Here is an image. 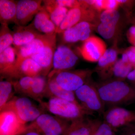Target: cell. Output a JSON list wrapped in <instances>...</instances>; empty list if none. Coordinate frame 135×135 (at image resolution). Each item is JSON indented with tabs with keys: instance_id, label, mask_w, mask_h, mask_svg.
<instances>
[{
	"instance_id": "cell-1",
	"label": "cell",
	"mask_w": 135,
	"mask_h": 135,
	"mask_svg": "<svg viewBox=\"0 0 135 135\" xmlns=\"http://www.w3.org/2000/svg\"><path fill=\"white\" fill-rule=\"evenodd\" d=\"M105 105L119 106L135 102V88L122 80H106L95 84Z\"/></svg>"
},
{
	"instance_id": "cell-2",
	"label": "cell",
	"mask_w": 135,
	"mask_h": 135,
	"mask_svg": "<svg viewBox=\"0 0 135 135\" xmlns=\"http://www.w3.org/2000/svg\"><path fill=\"white\" fill-rule=\"evenodd\" d=\"M39 103L45 111L70 122L90 115L81 105L60 98H52Z\"/></svg>"
},
{
	"instance_id": "cell-3",
	"label": "cell",
	"mask_w": 135,
	"mask_h": 135,
	"mask_svg": "<svg viewBox=\"0 0 135 135\" xmlns=\"http://www.w3.org/2000/svg\"><path fill=\"white\" fill-rule=\"evenodd\" d=\"M4 110L12 111L20 120L26 124L33 121L40 115L45 113V110L41 106H37L25 96L14 97L1 112Z\"/></svg>"
},
{
	"instance_id": "cell-4",
	"label": "cell",
	"mask_w": 135,
	"mask_h": 135,
	"mask_svg": "<svg viewBox=\"0 0 135 135\" xmlns=\"http://www.w3.org/2000/svg\"><path fill=\"white\" fill-rule=\"evenodd\" d=\"M75 96L81 107L90 115L94 113L103 114L105 105L101 99L95 84L90 81L75 92Z\"/></svg>"
},
{
	"instance_id": "cell-5",
	"label": "cell",
	"mask_w": 135,
	"mask_h": 135,
	"mask_svg": "<svg viewBox=\"0 0 135 135\" xmlns=\"http://www.w3.org/2000/svg\"><path fill=\"white\" fill-rule=\"evenodd\" d=\"M71 122L49 114H42L28 127L41 135H64Z\"/></svg>"
},
{
	"instance_id": "cell-6",
	"label": "cell",
	"mask_w": 135,
	"mask_h": 135,
	"mask_svg": "<svg viewBox=\"0 0 135 135\" xmlns=\"http://www.w3.org/2000/svg\"><path fill=\"white\" fill-rule=\"evenodd\" d=\"M92 74V71L87 69L66 70L56 73L53 77L62 88L75 92L89 81Z\"/></svg>"
},
{
	"instance_id": "cell-7",
	"label": "cell",
	"mask_w": 135,
	"mask_h": 135,
	"mask_svg": "<svg viewBox=\"0 0 135 135\" xmlns=\"http://www.w3.org/2000/svg\"><path fill=\"white\" fill-rule=\"evenodd\" d=\"M1 77L15 80L22 77H35L42 75L41 67L31 57L17 60L9 68L1 73Z\"/></svg>"
},
{
	"instance_id": "cell-8",
	"label": "cell",
	"mask_w": 135,
	"mask_h": 135,
	"mask_svg": "<svg viewBox=\"0 0 135 135\" xmlns=\"http://www.w3.org/2000/svg\"><path fill=\"white\" fill-rule=\"evenodd\" d=\"M104 121L115 131L119 128L126 127L135 123V111L119 106L112 107L103 114Z\"/></svg>"
},
{
	"instance_id": "cell-9",
	"label": "cell",
	"mask_w": 135,
	"mask_h": 135,
	"mask_svg": "<svg viewBox=\"0 0 135 135\" xmlns=\"http://www.w3.org/2000/svg\"><path fill=\"white\" fill-rule=\"evenodd\" d=\"M95 11L90 8L80 6L69 10L65 18L56 30V33H63L74 25L83 22L92 23L96 18Z\"/></svg>"
},
{
	"instance_id": "cell-10",
	"label": "cell",
	"mask_w": 135,
	"mask_h": 135,
	"mask_svg": "<svg viewBox=\"0 0 135 135\" xmlns=\"http://www.w3.org/2000/svg\"><path fill=\"white\" fill-rule=\"evenodd\" d=\"M78 59V56L70 47L64 45L59 46L54 54L53 70L48 75V78L60 71L70 70L77 64Z\"/></svg>"
},
{
	"instance_id": "cell-11",
	"label": "cell",
	"mask_w": 135,
	"mask_h": 135,
	"mask_svg": "<svg viewBox=\"0 0 135 135\" xmlns=\"http://www.w3.org/2000/svg\"><path fill=\"white\" fill-rule=\"evenodd\" d=\"M27 127L12 111L1 112L0 135H22Z\"/></svg>"
},
{
	"instance_id": "cell-12",
	"label": "cell",
	"mask_w": 135,
	"mask_h": 135,
	"mask_svg": "<svg viewBox=\"0 0 135 135\" xmlns=\"http://www.w3.org/2000/svg\"><path fill=\"white\" fill-rule=\"evenodd\" d=\"M43 1L40 0H20L17 1V26H25L35 17L43 7Z\"/></svg>"
},
{
	"instance_id": "cell-13",
	"label": "cell",
	"mask_w": 135,
	"mask_h": 135,
	"mask_svg": "<svg viewBox=\"0 0 135 135\" xmlns=\"http://www.w3.org/2000/svg\"><path fill=\"white\" fill-rule=\"evenodd\" d=\"M106 44L102 39L91 36L79 48L80 53L85 60L91 62H98L107 50Z\"/></svg>"
},
{
	"instance_id": "cell-14",
	"label": "cell",
	"mask_w": 135,
	"mask_h": 135,
	"mask_svg": "<svg viewBox=\"0 0 135 135\" xmlns=\"http://www.w3.org/2000/svg\"><path fill=\"white\" fill-rule=\"evenodd\" d=\"M56 35H53L41 52L31 57L42 70V75L47 76L53 66V59L56 49Z\"/></svg>"
},
{
	"instance_id": "cell-15",
	"label": "cell",
	"mask_w": 135,
	"mask_h": 135,
	"mask_svg": "<svg viewBox=\"0 0 135 135\" xmlns=\"http://www.w3.org/2000/svg\"><path fill=\"white\" fill-rule=\"evenodd\" d=\"M95 25L90 22H83L77 24L63 33V40L66 43L84 41L90 37Z\"/></svg>"
},
{
	"instance_id": "cell-16",
	"label": "cell",
	"mask_w": 135,
	"mask_h": 135,
	"mask_svg": "<svg viewBox=\"0 0 135 135\" xmlns=\"http://www.w3.org/2000/svg\"><path fill=\"white\" fill-rule=\"evenodd\" d=\"M53 35L41 34L28 44L20 47H15L16 52L17 60L31 57L41 52Z\"/></svg>"
},
{
	"instance_id": "cell-17",
	"label": "cell",
	"mask_w": 135,
	"mask_h": 135,
	"mask_svg": "<svg viewBox=\"0 0 135 135\" xmlns=\"http://www.w3.org/2000/svg\"><path fill=\"white\" fill-rule=\"evenodd\" d=\"M99 121L86 117L73 121L64 135H92Z\"/></svg>"
},
{
	"instance_id": "cell-18",
	"label": "cell",
	"mask_w": 135,
	"mask_h": 135,
	"mask_svg": "<svg viewBox=\"0 0 135 135\" xmlns=\"http://www.w3.org/2000/svg\"><path fill=\"white\" fill-rule=\"evenodd\" d=\"M44 97L49 99L52 98H60L81 105L76 98L75 92L62 88L57 84L53 77L48 78Z\"/></svg>"
},
{
	"instance_id": "cell-19",
	"label": "cell",
	"mask_w": 135,
	"mask_h": 135,
	"mask_svg": "<svg viewBox=\"0 0 135 135\" xmlns=\"http://www.w3.org/2000/svg\"><path fill=\"white\" fill-rule=\"evenodd\" d=\"M41 34L34 28L31 24L27 26H16L13 31V44L18 48L28 44Z\"/></svg>"
},
{
	"instance_id": "cell-20",
	"label": "cell",
	"mask_w": 135,
	"mask_h": 135,
	"mask_svg": "<svg viewBox=\"0 0 135 135\" xmlns=\"http://www.w3.org/2000/svg\"><path fill=\"white\" fill-rule=\"evenodd\" d=\"M118 53L115 49H107L98 62L96 70L100 77L104 80L112 76V71L117 60Z\"/></svg>"
},
{
	"instance_id": "cell-21",
	"label": "cell",
	"mask_w": 135,
	"mask_h": 135,
	"mask_svg": "<svg viewBox=\"0 0 135 135\" xmlns=\"http://www.w3.org/2000/svg\"><path fill=\"white\" fill-rule=\"evenodd\" d=\"M31 24L38 32L43 33L44 34L51 35L56 33L55 25L51 19L49 14L43 6L35 16Z\"/></svg>"
},
{
	"instance_id": "cell-22",
	"label": "cell",
	"mask_w": 135,
	"mask_h": 135,
	"mask_svg": "<svg viewBox=\"0 0 135 135\" xmlns=\"http://www.w3.org/2000/svg\"><path fill=\"white\" fill-rule=\"evenodd\" d=\"M17 1L0 0V22L1 24L8 25L15 23L16 18Z\"/></svg>"
},
{
	"instance_id": "cell-23",
	"label": "cell",
	"mask_w": 135,
	"mask_h": 135,
	"mask_svg": "<svg viewBox=\"0 0 135 135\" xmlns=\"http://www.w3.org/2000/svg\"><path fill=\"white\" fill-rule=\"evenodd\" d=\"M43 2L44 7L49 14L51 19L55 25L57 30L65 18L69 9L66 8L56 5L52 0L44 1Z\"/></svg>"
},
{
	"instance_id": "cell-24",
	"label": "cell",
	"mask_w": 135,
	"mask_h": 135,
	"mask_svg": "<svg viewBox=\"0 0 135 135\" xmlns=\"http://www.w3.org/2000/svg\"><path fill=\"white\" fill-rule=\"evenodd\" d=\"M48 79L46 76L42 75L34 77V81L27 96L38 101L39 103L42 101Z\"/></svg>"
},
{
	"instance_id": "cell-25",
	"label": "cell",
	"mask_w": 135,
	"mask_h": 135,
	"mask_svg": "<svg viewBox=\"0 0 135 135\" xmlns=\"http://www.w3.org/2000/svg\"><path fill=\"white\" fill-rule=\"evenodd\" d=\"M15 93L11 80H1L0 82V111L14 98Z\"/></svg>"
},
{
	"instance_id": "cell-26",
	"label": "cell",
	"mask_w": 135,
	"mask_h": 135,
	"mask_svg": "<svg viewBox=\"0 0 135 135\" xmlns=\"http://www.w3.org/2000/svg\"><path fill=\"white\" fill-rule=\"evenodd\" d=\"M17 57L16 49L11 46L0 53V73L13 65L16 61Z\"/></svg>"
},
{
	"instance_id": "cell-27",
	"label": "cell",
	"mask_w": 135,
	"mask_h": 135,
	"mask_svg": "<svg viewBox=\"0 0 135 135\" xmlns=\"http://www.w3.org/2000/svg\"><path fill=\"white\" fill-rule=\"evenodd\" d=\"M134 69L129 63L123 62L121 59L116 61L112 71V76H113L115 80L123 81L127 79L128 75Z\"/></svg>"
},
{
	"instance_id": "cell-28",
	"label": "cell",
	"mask_w": 135,
	"mask_h": 135,
	"mask_svg": "<svg viewBox=\"0 0 135 135\" xmlns=\"http://www.w3.org/2000/svg\"><path fill=\"white\" fill-rule=\"evenodd\" d=\"M34 77L26 76L20 78L18 79L11 80L15 93L23 96H27L33 83Z\"/></svg>"
},
{
	"instance_id": "cell-29",
	"label": "cell",
	"mask_w": 135,
	"mask_h": 135,
	"mask_svg": "<svg viewBox=\"0 0 135 135\" xmlns=\"http://www.w3.org/2000/svg\"><path fill=\"white\" fill-rule=\"evenodd\" d=\"M13 42V32L8 25H1L0 29V53L10 47Z\"/></svg>"
},
{
	"instance_id": "cell-30",
	"label": "cell",
	"mask_w": 135,
	"mask_h": 135,
	"mask_svg": "<svg viewBox=\"0 0 135 135\" xmlns=\"http://www.w3.org/2000/svg\"><path fill=\"white\" fill-rule=\"evenodd\" d=\"M117 25L109 23H100L98 26L97 31L104 38H112L116 33Z\"/></svg>"
},
{
	"instance_id": "cell-31",
	"label": "cell",
	"mask_w": 135,
	"mask_h": 135,
	"mask_svg": "<svg viewBox=\"0 0 135 135\" xmlns=\"http://www.w3.org/2000/svg\"><path fill=\"white\" fill-rule=\"evenodd\" d=\"M120 15L117 10H105L102 12L99 17L100 23H109L118 25Z\"/></svg>"
},
{
	"instance_id": "cell-32",
	"label": "cell",
	"mask_w": 135,
	"mask_h": 135,
	"mask_svg": "<svg viewBox=\"0 0 135 135\" xmlns=\"http://www.w3.org/2000/svg\"><path fill=\"white\" fill-rule=\"evenodd\" d=\"M92 135H115L114 131L105 122L100 120Z\"/></svg>"
},
{
	"instance_id": "cell-33",
	"label": "cell",
	"mask_w": 135,
	"mask_h": 135,
	"mask_svg": "<svg viewBox=\"0 0 135 135\" xmlns=\"http://www.w3.org/2000/svg\"><path fill=\"white\" fill-rule=\"evenodd\" d=\"M56 5L64 7L69 9L80 6V1L75 0H52Z\"/></svg>"
},
{
	"instance_id": "cell-34",
	"label": "cell",
	"mask_w": 135,
	"mask_h": 135,
	"mask_svg": "<svg viewBox=\"0 0 135 135\" xmlns=\"http://www.w3.org/2000/svg\"><path fill=\"white\" fill-rule=\"evenodd\" d=\"M125 53L127 56L129 62L133 68H135V47L131 46L126 50Z\"/></svg>"
},
{
	"instance_id": "cell-35",
	"label": "cell",
	"mask_w": 135,
	"mask_h": 135,
	"mask_svg": "<svg viewBox=\"0 0 135 135\" xmlns=\"http://www.w3.org/2000/svg\"><path fill=\"white\" fill-rule=\"evenodd\" d=\"M128 41L132 46L135 47V25L132 26L128 29L127 32Z\"/></svg>"
},
{
	"instance_id": "cell-36",
	"label": "cell",
	"mask_w": 135,
	"mask_h": 135,
	"mask_svg": "<svg viewBox=\"0 0 135 135\" xmlns=\"http://www.w3.org/2000/svg\"><path fill=\"white\" fill-rule=\"evenodd\" d=\"M119 3L118 0L105 1V10H117L119 7Z\"/></svg>"
},
{
	"instance_id": "cell-37",
	"label": "cell",
	"mask_w": 135,
	"mask_h": 135,
	"mask_svg": "<svg viewBox=\"0 0 135 135\" xmlns=\"http://www.w3.org/2000/svg\"><path fill=\"white\" fill-rule=\"evenodd\" d=\"M92 7H94L95 9L98 11L105 10V1L102 0H95L94 1V3L92 6ZM91 7V8H92Z\"/></svg>"
},
{
	"instance_id": "cell-38",
	"label": "cell",
	"mask_w": 135,
	"mask_h": 135,
	"mask_svg": "<svg viewBox=\"0 0 135 135\" xmlns=\"http://www.w3.org/2000/svg\"><path fill=\"white\" fill-rule=\"evenodd\" d=\"M127 79L130 83L131 86L135 88V68L129 74Z\"/></svg>"
},
{
	"instance_id": "cell-39",
	"label": "cell",
	"mask_w": 135,
	"mask_h": 135,
	"mask_svg": "<svg viewBox=\"0 0 135 135\" xmlns=\"http://www.w3.org/2000/svg\"><path fill=\"white\" fill-rule=\"evenodd\" d=\"M22 135H41L37 131L27 127V130Z\"/></svg>"
},
{
	"instance_id": "cell-40",
	"label": "cell",
	"mask_w": 135,
	"mask_h": 135,
	"mask_svg": "<svg viewBox=\"0 0 135 135\" xmlns=\"http://www.w3.org/2000/svg\"><path fill=\"white\" fill-rule=\"evenodd\" d=\"M124 129L125 135H135V131L129 128L126 127Z\"/></svg>"
},
{
	"instance_id": "cell-41",
	"label": "cell",
	"mask_w": 135,
	"mask_h": 135,
	"mask_svg": "<svg viewBox=\"0 0 135 135\" xmlns=\"http://www.w3.org/2000/svg\"><path fill=\"white\" fill-rule=\"evenodd\" d=\"M127 127L131 129H133V130L135 131V123L131 124L129 126H127Z\"/></svg>"
},
{
	"instance_id": "cell-42",
	"label": "cell",
	"mask_w": 135,
	"mask_h": 135,
	"mask_svg": "<svg viewBox=\"0 0 135 135\" xmlns=\"http://www.w3.org/2000/svg\"><path fill=\"white\" fill-rule=\"evenodd\" d=\"M131 22L133 24V25H135V17H133L131 18Z\"/></svg>"
}]
</instances>
